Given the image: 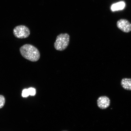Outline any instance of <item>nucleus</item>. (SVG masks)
Segmentation results:
<instances>
[{
  "mask_svg": "<svg viewBox=\"0 0 131 131\" xmlns=\"http://www.w3.org/2000/svg\"><path fill=\"white\" fill-rule=\"evenodd\" d=\"M19 51L22 56L29 61L36 62L40 59V54L38 49L32 45L26 44L20 47Z\"/></svg>",
  "mask_w": 131,
  "mask_h": 131,
  "instance_id": "obj_1",
  "label": "nucleus"
},
{
  "mask_svg": "<svg viewBox=\"0 0 131 131\" xmlns=\"http://www.w3.org/2000/svg\"><path fill=\"white\" fill-rule=\"evenodd\" d=\"M70 36L68 34H61L57 36L54 43L56 50L62 51L65 50L69 45Z\"/></svg>",
  "mask_w": 131,
  "mask_h": 131,
  "instance_id": "obj_2",
  "label": "nucleus"
},
{
  "mask_svg": "<svg viewBox=\"0 0 131 131\" xmlns=\"http://www.w3.org/2000/svg\"><path fill=\"white\" fill-rule=\"evenodd\" d=\"M13 34L16 38L24 39L28 37L30 34L28 28L24 25L16 26L13 29Z\"/></svg>",
  "mask_w": 131,
  "mask_h": 131,
  "instance_id": "obj_3",
  "label": "nucleus"
},
{
  "mask_svg": "<svg viewBox=\"0 0 131 131\" xmlns=\"http://www.w3.org/2000/svg\"><path fill=\"white\" fill-rule=\"evenodd\" d=\"M117 27L122 32L128 33L131 31V23L127 19H121L117 21Z\"/></svg>",
  "mask_w": 131,
  "mask_h": 131,
  "instance_id": "obj_4",
  "label": "nucleus"
},
{
  "mask_svg": "<svg viewBox=\"0 0 131 131\" xmlns=\"http://www.w3.org/2000/svg\"><path fill=\"white\" fill-rule=\"evenodd\" d=\"M98 107L101 109H105L110 106L111 101L107 96H100L97 100Z\"/></svg>",
  "mask_w": 131,
  "mask_h": 131,
  "instance_id": "obj_5",
  "label": "nucleus"
},
{
  "mask_svg": "<svg viewBox=\"0 0 131 131\" xmlns=\"http://www.w3.org/2000/svg\"><path fill=\"white\" fill-rule=\"evenodd\" d=\"M121 85L124 89L128 91H131V79H122L121 81Z\"/></svg>",
  "mask_w": 131,
  "mask_h": 131,
  "instance_id": "obj_6",
  "label": "nucleus"
},
{
  "mask_svg": "<svg viewBox=\"0 0 131 131\" xmlns=\"http://www.w3.org/2000/svg\"><path fill=\"white\" fill-rule=\"evenodd\" d=\"M125 5V4L123 2L118 3L113 5L111 7V9L113 11L122 9H124Z\"/></svg>",
  "mask_w": 131,
  "mask_h": 131,
  "instance_id": "obj_7",
  "label": "nucleus"
},
{
  "mask_svg": "<svg viewBox=\"0 0 131 131\" xmlns=\"http://www.w3.org/2000/svg\"><path fill=\"white\" fill-rule=\"evenodd\" d=\"M5 103V98L2 95H0V109L4 107Z\"/></svg>",
  "mask_w": 131,
  "mask_h": 131,
  "instance_id": "obj_8",
  "label": "nucleus"
},
{
  "mask_svg": "<svg viewBox=\"0 0 131 131\" xmlns=\"http://www.w3.org/2000/svg\"><path fill=\"white\" fill-rule=\"evenodd\" d=\"M28 91L29 95L32 96H35L36 94V91L35 88H28Z\"/></svg>",
  "mask_w": 131,
  "mask_h": 131,
  "instance_id": "obj_9",
  "label": "nucleus"
},
{
  "mask_svg": "<svg viewBox=\"0 0 131 131\" xmlns=\"http://www.w3.org/2000/svg\"><path fill=\"white\" fill-rule=\"evenodd\" d=\"M29 95V93L28 89H24L23 90L22 96L23 97H27Z\"/></svg>",
  "mask_w": 131,
  "mask_h": 131,
  "instance_id": "obj_10",
  "label": "nucleus"
},
{
  "mask_svg": "<svg viewBox=\"0 0 131 131\" xmlns=\"http://www.w3.org/2000/svg\"></svg>",
  "mask_w": 131,
  "mask_h": 131,
  "instance_id": "obj_11",
  "label": "nucleus"
}]
</instances>
